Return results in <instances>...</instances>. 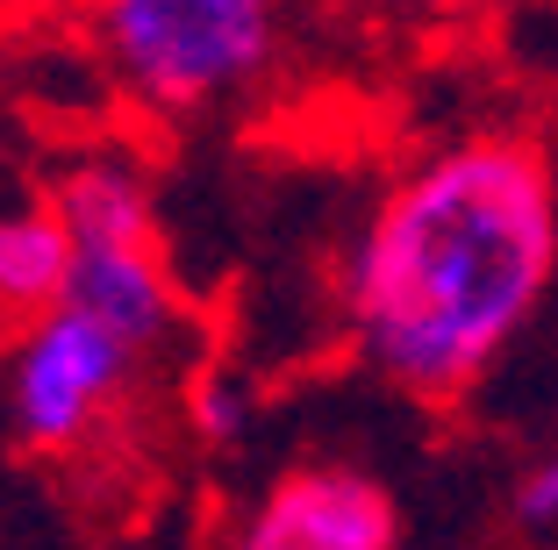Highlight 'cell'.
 Returning <instances> with one entry per match:
<instances>
[{
    "instance_id": "cell-1",
    "label": "cell",
    "mask_w": 558,
    "mask_h": 550,
    "mask_svg": "<svg viewBox=\"0 0 558 550\" xmlns=\"http://www.w3.org/2000/svg\"><path fill=\"white\" fill-rule=\"evenodd\" d=\"M558 265L551 172L523 144H459L401 179L351 250V329L395 387L444 401L523 329Z\"/></svg>"
},
{
    "instance_id": "cell-2",
    "label": "cell",
    "mask_w": 558,
    "mask_h": 550,
    "mask_svg": "<svg viewBox=\"0 0 558 550\" xmlns=\"http://www.w3.org/2000/svg\"><path fill=\"white\" fill-rule=\"evenodd\" d=\"M272 15V0H100V36L130 86L194 108L265 72Z\"/></svg>"
},
{
    "instance_id": "cell-3",
    "label": "cell",
    "mask_w": 558,
    "mask_h": 550,
    "mask_svg": "<svg viewBox=\"0 0 558 550\" xmlns=\"http://www.w3.org/2000/svg\"><path fill=\"white\" fill-rule=\"evenodd\" d=\"M130 343L86 322L80 308H58L15 337V365H8V415L29 451H65L108 415V401L130 379Z\"/></svg>"
},
{
    "instance_id": "cell-4",
    "label": "cell",
    "mask_w": 558,
    "mask_h": 550,
    "mask_svg": "<svg viewBox=\"0 0 558 550\" xmlns=\"http://www.w3.org/2000/svg\"><path fill=\"white\" fill-rule=\"evenodd\" d=\"M395 501L359 472H287L251 508L236 550H395Z\"/></svg>"
},
{
    "instance_id": "cell-5",
    "label": "cell",
    "mask_w": 558,
    "mask_h": 550,
    "mask_svg": "<svg viewBox=\"0 0 558 550\" xmlns=\"http://www.w3.org/2000/svg\"><path fill=\"white\" fill-rule=\"evenodd\" d=\"M65 308H80L86 322L144 351V343L165 337L180 301H172V272H165L158 243H116V250H72Z\"/></svg>"
},
{
    "instance_id": "cell-6",
    "label": "cell",
    "mask_w": 558,
    "mask_h": 550,
    "mask_svg": "<svg viewBox=\"0 0 558 550\" xmlns=\"http://www.w3.org/2000/svg\"><path fill=\"white\" fill-rule=\"evenodd\" d=\"M72 286V229L50 200L0 208V329L29 337L44 315L65 308Z\"/></svg>"
},
{
    "instance_id": "cell-7",
    "label": "cell",
    "mask_w": 558,
    "mask_h": 550,
    "mask_svg": "<svg viewBox=\"0 0 558 550\" xmlns=\"http://www.w3.org/2000/svg\"><path fill=\"white\" fill-rule=\"evenodd\" d=\"M58 222L72 229V250H116V243H158L150 222V200L122 164H80V172L58 179L50 194Z\"/></svg>"
},
{
    "instance_id": "cell-8",
    "label": "cell",
    "mask_w": 558,
    "mask_h": 550,
    "mask_svg": "<svg viewBox=\"0 0 558 550\" xmlns=\"http://www.w3.org/2000/svg\"><path fill=\"white\" fill-rule=\"evenodd\" d=\"M194 429L208 443H236L251 429V393H244V379L236 372H201V387H194Z\"/></svg>"
},
{
    "instance_id": "cell-9",
    "label": "cell",
    "mask_w": 558,
    "mask_h": 550,
    "mask_svg": "<svg viewBox=\"0 0 558 550\" xmlns=\"http://www.w3.org/2000/svg\"><path fill=\"white\" fill-rule=\"evenodd\" d=\"M515 515H523L530 529L558 522V451H551V457H537V465L515 479Z\"/></svg>"
},
{
    "instance_id": "cell-10",
    "label": "cell",
    "mask_w": 558,
    "mask_h": 550,
    "mask_svg": "<svg viewBox=\"0 0 558 550\" xmlns=\"http://www.w3.org/2000/svg\"><path fill=\"white\" fill-rule=\"evenodd\" d=\"M395 8H437L444 15V8H480V0H395Z\"/></svg>"
}]
</instances>
